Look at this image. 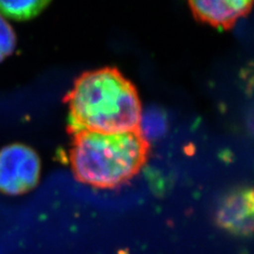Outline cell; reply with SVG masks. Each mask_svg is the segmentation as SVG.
<instances>
[{
	"label": "cell",
	"mask_w": 254,
	"mask_h": 254,
	"mask_svg": "<svg viewBox=\"0 0 254 254\" xmlns=\"http://www.w3.org/2000/svg\"><path fill=\"white\" fill-rule=\"evenodd\" d=\"M66 102L69 130L72 133L140 129L142 108L138 92L117 69L85 72L75 81Z\"/></svg>",
	"instance_id": "1"
},
{
	"label": "cell",
	"mask_w": 254,
	"mask_h": 254,
	"mask_svg": "<svg viewBox=\"0 0 254 254\" xmlns=\"http://www.w3.org/2000/svg\"><path fill=\"white\" fill-rule=\"evenodd\" d=\"M148 141L140 130L73 133L70 164L74 177L98 189H113L130 180L144 166Z\"/></svg>",
	"instance_id": "2"
},
{
	"label": "cell",
	"mask_w": 254,
	"mask_h": 254,
	"mask_svg": "<svg viewBox=\"0 0 254 254\" xmlns=\"http://www.w3.org/2000/svg\"><path fill=\"white\" fill-rule=\"evenodd\" d=\"M41 159L33 148L15 143L0 149V192L21 195L33 190L39 181Z\"/></svg>",
	"instance_id": "3"
},
{
	"label": "cell",
	"mask_w": 254,
	"mask_h": 254,
	"mask_svg": "<svg viewBox=\"0 0 254 254\" xmlns=\"http://www.w3.org/2000/svg\"><path fill=\"white\" fill-rule=\"evenodd\" d=\"M194 15L217 28H229L247 14L252 0H189Z\"/></svg>",
	"instance_id": "4"
},
{
	"label": "cell",
	"mask_w": 254,
	"mask_h": 254,
	"mask_svg": "<svg viewBox=\"0 0 254 254\" xmlns=\"http://www.w3.org/2000/svg\"><path fill=\"white\" fill-rule=\"evenodd\" d=\"M253 200L251 190L230 196L221 205L218 220L222 227L238 233H247L252 228Z\"/></svg>",
	"instance_id": "5"
},
{
	"label": "cell",
	"mask_w": 254,
	"mask_h": 254,
	"mask_svg": "<svg viewBox=\"0 0 254 254\" xmlns=\"http://www.w3.org/2000/svg\"><path fill=\"white\" fill-rule=\"evenodd\" d=\"M51 0H0V15L17 21L36 17Z\"/></svg>",
	"instance_id": "6"
},
{
	"label": "cell",
	"mask_w": 254,
	"mask_h": 254,
	"mask_svg": "<svg viewBox=\"0 0 254 254\" xmlns=\"http://www.w3.org/2000/svg\"><path fill=\"white\" fill-rule=\"evenodd\" d=\"M16 47V35L3 16L0 15V62H2L14 52Z\"/></svg>",
	"instance_id": "7"
}]
</instances>
